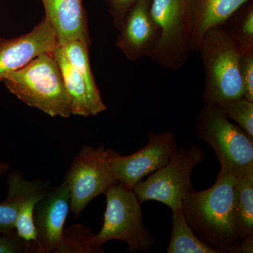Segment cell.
Wrapping results in <instances>:
<instances>
[{
  "mask_svg": "<svg viewBox=\"0 0 253 253\" xmlns=\"http://www.w3.org/2000/svg\"><path fill=\"white\" fill-rule=\"evenodd\" d=\"M59 64L69 100L71 115L83 116H97L106 110L101 96L91 92L79 71L70 63L60 46L53 52Z\"/></svg>",
  "mask_w": 253,
  "mask_h": 253,
  "instance_id": "14",
  "label": "cell"
},
{
  "mask_svg": "<svg viewBox=\"0 0 253 253\" xmlns=\"http://www.w3.org/2000/svg\"><path fill=\"white\" fill-rule=\"evenodd\" d=\"M205 159L206 154L199 146L176 149L164 167L137 183L132 190L141 204L156 201L166 205L172 211L181 209L183 200L193 187L191 172Z\"/></svg>",
  "mask_w": 253,
  "mask_h": 253,
  "instance_id": "7",
  "label": "cell"
},
{
  "mask_svg": "<svg viewBox=\"0 0 253 253\" xmlns=\"http://www.w3.org/2000/svg\"><path fill=\"white\" fill-rule=\"evenodd\" d=\"M18 99L51 117L71 116L69 100L53 53L44 54L26 66L0 78Z\"/></svg>",
  "mask_w": 253,
  "mask_h": 253,
  "instance_id": "3",
  "label": "cell"
},
{
  "mask_svg": "<svg viewBox=\"0 0 253 253\" xmlns=\"http://www.w3.org/2000/svg\"><path fill=\"white\" fill-rule=\"evenodd\" d=\"M151 16L161 34L149 57L166 70L177 71L193 52L190 0H151Z\"/></svg>",
  "mask_w": 253,
  "mask_h": 253,
  "instance_id": "6",
  "label": "cell"
},
{
  "mask_svg": "<svg viewBox=\"0 0 253 253\" xmlns=\"http://www.w3.org/2000/svg\"><path fill=\"white\" fill-rule=\"evenodd\" d=\"M45 188L37 191L25 201L20 209L15 223L16 235L28 242H34L36 245L38 239L33 214L36 204L44 199L48 193Z\"/></svg>",
  "mask_w": 253,
  "mask_h": 253,
  "instance_id": "20",
  "label": "cell"
},
{
  "mask_svg": "<svg viewBox=\"0 0 253 253\" xmlns=\"http://www.w3.org/2000/svg\"><path fill=\"white\" fill-rule=\"evenodd\" d=\"M7 199L0 204V232L11 233L21 206L33 194L46 187L41 181H27L19 172L11 173L8 179Z\"/></svg>",
  "mask_w": 253,
  "mask_h": 253,
  "instance_id": "16",
  "label": "cell"
},
{
  "mask_svg": "<svg viewBox=\"0 0 253 253\" xmlns=\"http://www.w3.org/2000/svg\"><path fill=\"white\" fill-rule=\"evenodd\" d=\"M196 130L214 150L221 169L236 177L253 172V138L231 123L217 106L204 104L196 118Z\"/></svg>",
  "mask_w": 253,
  "mask_h": 253,
  "instance_id": "4",
  "label": "cell"
},
{
  "mask_svg": "<svg viewBox=\"0 0 253 253\" xmlns=\"http://www.w3.org/2000/svg\"><path fill=\"white\" fill-rule=\"evenodd\" d=\"M106 209L104 224L97 234H92L93 244L99 249L108 241L119 240L127 244L131 253L149 251L156 241L146 229L141 203L132 189L118 183L106 193Z\"/></svg>",
  "mask_w": 253,
  "mask_h": 253,
  "instance_id": "5",
  "label": "cell"
},
{
  "mask_svg": "<svg viewBox=\"0 0 253 253\" xmlns=\"http://www.w3.org/2000/svg\"><path fill=\"white\" fill-rule=\"evenodd\" d=\"M59 46L54 30L45 18L30 33L11 40L0 39V78L21 69Z\"/></svg>",
  "mask_w": 253,
  "mask_h": 253,
  "instance_id": "12",
  "label": "cell"
},
{
  "mask_svg": "<svg viewBox=\"0 0 253 253\" xmlns=\"http://www.w3.org/2000/svg\"><path fill=\"white\" fill-rule=\"evenodd\" d=\"M118 154L104 145L97 149L84 146L73 160L64 179L69 186L71 211L75 219L94 198L118 184L111 165Z\"/></svg>",
  "mask_w": 253,
  "mask_h": 253,
  "instance_id": "8",
  "label": "cell"
},
{
  "mask_svg": "<svg viewBox=\"0 0 253 253\" xmlns=\"http://www.w3.org/2000/svg\"><path fill=\"white\" fill-rule=\"evenodd\" d=\"M45 18L54 30L59 45L75 41L91 45L83 0H41Z\"/></svg>",
  "mask_w": 253,
  "mask_h": 253,
  "instance_id": "13",
  "label": "cell"
},
{
  "mask_svg": "<svg viewBox=\"0 0 253 253\" xmlns=\"http://www.w3.org/2000/svg\"><path fill=\"white\" fill-rule=\"evenodd\" d=\"M224 23V27L241 43L245 49L253 48V4L250 1L241 6Z\"/></svg>",
  "mask_w": 253,
  "mask_h": 253,
  "instance_id": "19",
  "label": "cell"
},
{
  "mask_svg": "<svg viewBox=\"0 0 253 253\" xmlns=\"http://www.w3.org/2000/svg\"><path fill=\"white\" fill-rule=\"evenodd\" d=\"M244 97L253 102V48L246 49L240 61Z\"/></svg>",
  "mask_w": 253,
  "mask_h": 253,
  "instance_id": "23",
  "label": "cell"
},
{
  "mask_svg": "<svg viewBox=\"0 0 253 253\" xmlns=\"http://www.w3.org/2000/svg\"><path fill=\"white\" fill-rule=\"evenodd\" d=\"M36 253V244L14 234L0 236V253Z\"/></svg>",
  "mask_w": 253,
  "mask_h": 253,
  "instance_id": "24",
  "label": "cell"
},
{
  "mask_svg": "<svg viewBox=\"0 0 253 253\" xmlns=\"http://www.w3.org/2000/svg\"><path fill=\"white\" fill-rule=\"evenodd\" d=\"M9 169V166L6 163L0 162V174H4Z\"/></svg>",
  "mask_w": 253,
  "mask_h": 253,
  "instance_id": "26",
  "label": "cell"
},
{
  "mask_svg": "<svg viewBox=\"0 0 253 253\" xmlns=\"http://www.w3.org/2000/svg\"><path fill=\"white\" fill-rule=\"evenodd\" d=\"M92 233L89 228L76 224L68 228L63 233V242L59 253H103L91 241Z\"/></svg>",
  "mask_w": 253,
  "mask_h": 253,
  "instance_id": "21",
  "label": "cell"
},
{
  "mask_svg": "<svg viewBox=\"0 0 253 253\" xmlns=\"http://www.w3.org/2000/svg\"><path fill=\"white\" fill-rule=\"evenodd\" d=\"M168 253H217L197 237L188 225L181 209L172 211V234Z\"/></svg>",
  "mask_w": 253,
  "mask_h": 253,
  "instance_id": "18",
  "label": "cell"
},
{
  "mask_svg": "<svg viewBox=\"0 0 253 253\" xmlns=\"http://www.w3.org/2000/svg\"><path fill=\"white\" fill-rule=\"evenodd\" d=\"M234 197L242 248L241 253L253 252V172L236 177Z\"/></svg>",
  "mask_w": 253,
  "mask_h": 253,
  "instance_id": "17",
  "label": "cell"
},
{
  "mask_svg": "<svg viewBox=\"0 0 253 253\" xmlns=\"http://www.w3.org/2000/svg\"><path fill=\"white\" fill-rule=\"evenodd\" d=\"M228 119L235 121L238 126L253 138V102L244 96L217 106Z\"/></svg>",
  "mask_w": 253,
  "mask_h": 253,
  "instance_id": "22",
  "label": "cell"
},
{
  "mask_svg": "<svg viewBox=\"0 0 253 253\" xmlns=\"http://www.w3.org/2000/svg\"><path fill=\"white\" fill-rule=\"evenodd\" d=\"M252 0H190L193 26V52L210 28L221 26L237 10Z\"/></svg>",
  "mask_w": 253,
  "mask_h": 253,
  "instance_id": "15",
  "label": "cell"
},
{
  "mask_svg": "<svg viewBox=\"0 0 253 253\" xmlns=\"http://www.w3.org/2000/svg\"><path fill=\"white\" fill-rule=\"evenodd\" d=\"M149 141L144 148L134 154L123 156L118 154L111 161L118 182L132 189L144 177L164 167L177 148L171 131L155 134L149 131Z\"/></svg>",
  "mask_w": 253,
  "mask_h": 253,
  "instance_id": "9",
  "label": "cell"
},
{
  "mask_svg": "<svg viewBox=\"0 0 253 253\" xmlns=\"http://www.w3.org/2000/svg\"><path fill=\"white\" fill-rule=\"evenodd\" d=\"M245 50L222 25L205 33L197 50L204 66V104L220 106L244 96L240 61Z\"/></svg>",
  "mask_w": 253,
  "mask_h": 253,
  "instance_id": "2",
  "label": "cell"
},
{
  "mask_svg": "<svg viewBox=\"0 0 253 253\" xmlns=\"http://www.w3.org/2000/svg\"><path fill=\"white\" fill-rule=\"evenodd\" d=\"M138 0H106L114 27L120 31L126 15Z\"/></svg>",
  "mask_w": 253,
  "mask_h": 253,
  "instance_id": "25",
  "label": "cell"
},
{
  "mask_svg": "<svg viewBox=\"0 0 253 253\" xmlns=\"http://www.w3.org/2000/svg\"><path fill=\"white\" fill-rule=\"evenodd\" d=\"M71 211L67 181H63L36 204L33 219L37 231L36 253H59L64 225Z\"/></svg>",
  "mask_w": 253,
  "mask_h": 253,
  "instance_id": "10",
  "label": "cell"
},
{
  "mask_svg": "<svg viewBox=\"0 0 253 253\" xmlns=\"http://www.w3.org/2000/svg\"><path fill=\"white\" fill-rule=\"evenodd\" d=\"M151 0H138L126 15L116 44L129 61L148 56L157 45L161 29L150 11Z\"/></svg>",
  "mask_w": 253,
  "mask_h": 253,
  "instance_id": "11",
  "label": "cell"
},
{
  "mask_svg": "<svg viewBox=\"0 0 253 253\" xmlns=\"http://www.w3.org/2000/svg\"><path fill=\"white\" fill-rule=\"evenodd\" d=\"M236 176L220 169L211 187L189 190L181 211L195 235L217 253H241L242 237L236 215Z\"/></svg>",
  "mask_w": 253,
  "mask_h": 253,
  "instance_id": "1",
  "label": "cell"
}]
</instances>
